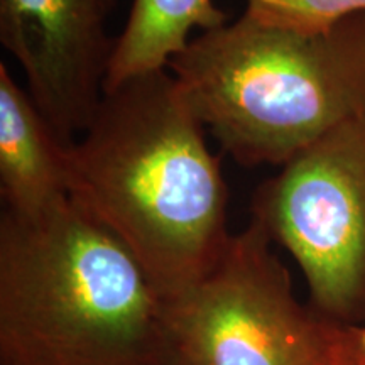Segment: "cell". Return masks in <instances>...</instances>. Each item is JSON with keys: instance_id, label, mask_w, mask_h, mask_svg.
<instances>
[{"instance_id": "cell-10", "label": "cell", "mask_w": 365, "mask_h": 365, "mask_svg": "<svg viewBox=\"0 0 365 365\" xmlns=\"http://www.w3.org/2000/svg\"><path fill=\"white\" fill-rule=\"evenodd\" d=\"M340 345L346 365H365V325H341Z\"/></svg>"}, {"instance_id": "cell-2", "label": "cell", "mask_w": 365, "mask_h": 365, "mask_svg": "<svg viewBox=\"0 0 365 365\" xmlns=\"http://www.w3.org/2000/svg\"><path fill=\"white\" fill-rule=\"evenodd\" d=\"M164 299L75 196L0 215V365H163Z\"/></svg>"}, {"instance_id": "cell-1", "label": "cell", "mask_w": 365, "mask_h": 365, "mask_svg": "<svg viewBox=\"0 0 365 365\" xmlns=\"http://www.w3.org/2000/svg\"><path fill=\"white\" fill-rule=\"evenodd\" d=\"M205 130L163 68L105 90L71 145V196L124 242L164 301L202 281L232 237L227 182Z\"/></svg>"}, {"instance_id": "cell-9", "label": "cell", "mask_w": 365, "mask_h": 365, "mask_svg": "<svg viewBox=\"0 0 365 365\" xmlns=\"http://www.w3.org/2000/svg\"><path fill=\"white\" fill-rule=\"evenodd\" d=\"M245 12L261 24L318 33L365 14V0H245Z\"/></svg>"}, {"instance_id": "cell-3", "label": "cell", "mask_w": 365, "mask_h": 365, "mask_svg": "<svg viewBox=\"0 0 365 365\" xmlns=\"http://www.w3.org/2000/svg\"><path fill=\"white\" fill-rule=\"evenodd\" d=\"M168 70L235 163L284 166L365 115V14L318 33L242 14L191 39Z\"/></svg>"}, {"instance_id": "cell-7", "label": "cell", "mask_w": 365, "mask_h": 365, "mask_svg": "<svg viewBox=\"0 0 365 365\" xmlns=\"http://www.w3.org/2000/svg\"><path fill=\"white\" fill-rule=\"evenodd\" d=\"M71 145L59 139L31 98L0 65V196L4 210L34 213L70 198Z\"/></svg>"}, {"instance_id": "cell-4", "label": "cell", "mask_w": 365, "mask_h": 365, "mask_svg": "<svg viewBox=\"0 0 365 365\" xmlns=\"http://www.w3.org/2000/svg\"><path fill=\"white\" fill-rule=\"evenodd\" d=\"M250 220L202 281L164 301L163 365H346L340 323L296 298Z\"/></svg>"}, {"instance_id": "cell-8", "label": "cell", "mask_w": 365, "mask_h": 365, "mask_svg": "<svg viewBox=\"0 0 365 365\" xmlns=\"http://www.w3.org/2000/svg\"><path fill=\"white\" fill-rule=\"evenodd\" d=\"M227 22L213 0H132L124 29L115 36L105 90L168 68L193 39V31L207 33Z\"/></svg>"}, {"instance_id": "cell-6", "label": "cell", "mask_w": 365, "mask_h": 365, "mask_svg": "<svg viewBox=\"0 0 365 365\" xmlns=\"http://www.w3.org/2000/svg\"><path fill=\"white\" fill-rule=\"evenodd\" d=\"M118 0H0V43L53 130L73 145L97 112Z\"/></svg>"}, {"instance_id": "cell-5", "label": "cell", "mask_w": 365, "mask_h": 365, "mask_svg": "<svg viewBox=\"0 0 365 365\" xmlns=\"http://www.w3.org/2000/svg\"><path fill=\"white\" fill-rule=\"evenodd\" d=\"M250 220L294 257L309 307L365 325V115L318 139L262 181Z\"/></svg>"}]
</instances>
